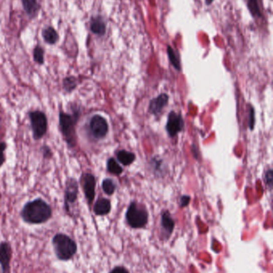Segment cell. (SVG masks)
Returning a JSON list of instances; mask_svg holds the SVG:
<instances>
[{
  "mask_svg": "<svg viewBox=\"0 0 273 273\" xmlns=\"http://www.w3.org/2000/svg\"><path fill=\"white\" fill-rule=\"evenodd\" d=\"M0 273H1V270H0Z\"/></svg>",
  "mask_w": 273,
  "mask_h": 273,
  "instance_id": "4dcf8cb0",
  "label": "cell"
},
{
  "mask_svg": "<svg viewBox=\"0 0 273 273\" xmlns=\"http://www.w3.org/2000/svg\"><path fill=\"white\" fill-rule=\"evenodd\" d=\"M184 121L180 115L175 112H171L168 116L167 124V133L171 136H174L183 129Z\"/></svg>",
  "mask_w": 273,
  "mask_h": 273,
  "instance_id": "30bf717a",
  "label": "cell"
},
{
  "mask_svg": "<svg viewBox=\"0 0 273 273\" xmlns=\"http://www.w3.org/2000/svg\"><path fill=\"white\" fill-rule=\"evenodd\" d=\"M42 153H43V155L44 158H47V159H50V158H52V151H51V148L47 147V146H44V147H42Z\"/></svg>",
  "mask_w": 273,
  "mask_h": 273,
  "instance_id": "d4e9b609",
  "label": "cell"
},
{
  "mask_svg": "<svg viewBox=\"0 0 273 273\" xmlns=\"http://www.w3.org/2000/svg\"><path fill=\"white\" fill-rule=\"evenodd\" d=\"M167 55H168L169 60L173 65V67H175L176 70H180V61L177 56L176 53L173 50L171 46H167Z\"/></svg>",
  "mask_w": 273,
  "mask_h": 273,
  "instance_id": "44dd1931",
  "label": "cell"
},
{
  "mask_svg": "<svg viewBox=\"0 0 273 273\" xmlns=\"http://www.w3.org/2000/svg\"><path fill=\"white\" fill-rule=\"evenodd\" d=\"M110 273H129V271L124 267H116L110 271Z\"/></svg>",
  "mask_w": 273,
  "mask_h": 273,
  "instance_id": "f1b7e54d",
  "label": "cell"
},
{
  "mask_svg": "<svg viewBox=\"0 0 273 273\" xmlns=\"http://www.w3.org/2000/svg\"><path fill=\"white\" fill-rule=\"evenodd\" d=\"M102 188L106 194L112 195L116 190V185L112 179H105L103 182Z\"/></svg>",
  "mask_w": 273,
  "mask_h": 273,
  "instance_id": "603a6c76",
  "label": "cell"
},
{
  "mask_svg": "<svg viewBox=\"0 0 273 273\" xmlns=\"http://www.w3.org/2000/svg\"><path fill=\"white\" fill-rule=\"evenodd\" d=\"M12 258V248L8 241L0 243V265L2 273H8L11 267Z\"/></svg>",
  "mask_w": 273,
  "mask_h": 273,
  "instance_id": "9c48e42d",
  "label": "cell"
},
{
  "mask_svg": "<svg viewBox=\"0 0 273 273\" xmlns=\"http://www.w3.org/2000/svg\"><path fill=\"white\" fill-rule=\"evenodd\" d=\"M7 143L5 142H0V168L2 167L4 162L6 161V157H5V151H6Z\"/></svg>",
  "mask_w": 273,
  "mask_h": 273,
  "instance_id": "cb8c5ba5",
  "label": "cell"
},
{
  "mask_svg": "<svg viewBox=\"0 0 273 273\" xmlns=\"http://www.w3.org/2000/svg\"><path fill=\"white\" fill-rule=\"evenodd\" d=\"M78 86V80L75 76H67L63 78V88L64 91L67 94H70L71 92L76 89Z\"/></svg>",
  "mask_w": 273,
  "mask_h": 273,
  "instance_id": "e0dca14e",
  "label": "cell"
},
{
  "mask_svg": "<svg viewBox=\"0 0 273 273\" xmlns=\"http://www.w3.org/2000/svg\"><path fill=\"white\" fill-rule=\"evenodd\" d=\"M81 185L83 187L85 197L89 205L93 204L96 196V178L92 174H84L81 178Z\"/></svg>",
  "mask_w": 273,
  "mask_h": 273,
  "instance_id": "ba28073f",
  "label": "cell"
},
{
  "mask_svg": "<svg viewBox=\"0 0 273 273\" xmlns=\"http://www.w3.org/2000/svg\"><path fill=\"white\" fill-rule=\"evenodd\" d=\"M271 182H272V171L270 170L266 174V183L271 187Z\"/></svg>",
  "mask_w": 273,
  "mask_h": 273,
  "instance_id": "484cf974",
  "label": "cell"
},
{
  "mask_svg": "<svg viewBox=\"0 0 273 273\" xmlns=\"http://www.w3.org/2000/svg\"><path fill=\"white\" fill-rule=\"evenodd\" d=\"M42 37L46 43L48 45H55L58 43L59 39V35L57 31L51 27H45L42 31Z\"/></svg>",
  "mask_w": 273,
  "mask_h": 273,
  "instance_id": "5bb4252c",
  "label": "cell"
},
{
  "mask_svg": "<svg viewBox=\"0 0 273 273\" xmlns=\"http://www.w3.org/2000/svg\"><path fill=\"white\" fill-rule=\"evenodd\" d=\"M21 2L24 12L30 19L37 17L41 10V0H21Z\"/></svg>",
  "mask_w": 273,
  "mask_h": 273,
  "instance_id": "8fae6325",
  "label": "cell"
},
{
  "mask_svg": "<svg viewBox=\"0 0 273 273\" xmlns=\"http://www.w3.org/2000/svg\"><path fill=\"white\" fill-rule=\"evenodd\" d=\"M44 54L45 51L41 46L37 45L33 50V59L37 64L43 65L45 59H44Z\"/></svg>",
  "mask_w": 273,
  "mask_h": 273,
  "instance_id": "d6986e66",
  "label": "cell"
},
{
  "mask_svg": "<svg viewBox=\"0 0 273 273\" xmlns=\"http://www.w3.org/2000/svg\"><path fill=\"white\" fill-rule=\"evenodd\" d=\"M52 214L51 205L42 198L28 201L20 212V217L24 222L34 225L47 222L52 217Z\"/></svg>",
  "mask_w": 273,
  "mask_h": 273,
  "instance_id": "6da1fadb",
  "label": "cell"
},
{
  "mask_svg": "<svg viewBox=\"0 0 273 273\" xmlns=\"http://www.w3.org/2000/svg\"><path fill=\"white\" fill-rule=\"evenodd\" d=\"M107 166H108V172H110L111 174H116V175L122 174L123 170L121 166L117 163L114 158L108 159Z\"/></svg>",
  "mask_w": 273,
  "mask_h": 273,
  "instance_id": "7402d4cb",
  "label": "cell"
},
{
  "mask_svg": "<svg viewBox=\"0 0 273 273\" xmlns=\"http://www.w3.org/2000/svg\"><path fill=\"white\" fill-rule=\"evenodd\" d=\"M90 30L94 35L104 36L106 34L107 26L104 18L101 16H95L90 18Z\"/></svg>",
  "mask_w": 273,
  "mask_h": 273,
  "instance_id": "7c38bea8",
  "label": "cell"
},
{
  "mask_svg": "<svg viewBox=\"0 0 273 273\" xmlns=\"http://www.w3.org/2000/svg\"><path fill=\"white\" fill-rule=\"evenodd\" d=\"M161 226L166 236H169V235L171 234L173 228L175 227V222L168 212H165L162 215Z\"/></svg>",
  "mask_w": 273,
  "mask_h": 273,
  "instance_id": "2e32d148",
  "label": "cell"
},
{
  "mask_svg": "<svg viewBox=\"0 0 273 273\" xmlns=\"http://www.w3.org/2000/svg\"><path fill=\"white\" fill-rule=\"evenodd\" d=\"M189 202H190V197H189V196H184V197H181V207L187 206Z\"/></svg>",
  "mask_w": 273,
  "mask_h": 273,
  "instance_id": "83f0119b",
  "label": "cell"
},
{
  "mask_svg": "<svg viewBox=\"0 0 273 273\" xmlns=\"http://www.w3.org/2000/svg\"><path fill=\"white\" fill-rule=\"evenodd\" d=\"M29 119L33 139L36 141L43 139L47 133L48 128V121L46 113L38 109L33 110L29 113Z\"/></svg>",
  "mask_w": 273,
  "mask_h": 273,
  "instance_id": "277c9868",
  "label": "cell"
},
{
  "mask_svg": "<svg viewBox=\"0 0 273 273\" xmlns=\"http://www.w3.org/2000/svg\"><path fill=\"white\" fill-rule=\"evenodd\" d=\"M51 244L55 256L61 261H68L72 259L78 250L76 242L68 235L59 232L53 236Z\"/></svg>",
  "mask_w": 273,
  "mask_h": 273,
  "instance_id": "3957f363",
  "label": "cell"
},
{
  "mask_svg": "<svg viewBox=\"0 0 273 273\" xmlns=\"http://www.w3.org/2000/svg\"><path fill=\"white\" fill-rule=\"evenodd\" d=\"M248 8L252 17L255 19L261 17V12L259 9L258 0H248Z\"/></svg>",
  "mask_w": 273,
  "mask_h": 273,
  "instance_id": "ffe728a7",
  "label": "cell"
},
{
  "mask_svg": "<svg viewBox=\"0 0 273 273\" xmlns=\"http://www.w3.org/2000/svg\"><path fill=\"white\" fill-rule=\"evenodd\" d=\"M89 129L94 139H104L108 132V121L101 115H94L89 122Z\"/></svg>",
  "mask_w": 273,
  "mask_h": 273,
  "instance_id": "52a82bcc",
  "label": "cell"
},
{
  "mask_svg": "<svg viewBox=\"0 0 273 273\" xmlns=\"http://www.w3.org/2000/svg\"><path fill=\"white\" fill-rule=\"evenodd\" d=\"M95 214L97 216H105L108 214L111 211V202L110 201L106 198H101L97 200V202L94 205Z\"/></svg>",
  "mask_w": 273,
  "mask_h": 273,
  "instance_id": "9a60e30c",
  "label": "cell"
},
{
  "mask_svg": "<svg viewBox=\"0 0 273 273\" xmlns=\"http://www.w3.org/2000/svg\"><path fill=\"white\" fill-rule=\"evenodd\" d=\"M79 195V185L74 178H68L65 182L64 209L67 214H71V208L75 205Z\"/></svg>",
  "mask_w": 273,
  "mask_h": 273,
  "instance_id": "8992f818",
  "label": "cell"
},
{
  "mask_svg": "<svg viewBox=\"0 0 273 273\" xmlns=\"http://www.w3.org/2000/svg\"><path fill=\"white\" fill-rule=\"evenodd\" d=\"M117 158L120 162H121L124 166H128L132 164L135 161V154L132 153L128 152V151H121L117 154Z\"/></svg>",
  "mask_w": 273,
  "mask_h": 273,
  "instance_id": "ac0fdd59",
  "label": "cell"
},
{
  "mask_svg": "<svg viewBox=\"0 0 273 273\" xmlns=\"http://www.w3.org/2000/svg\"><path fill=\"white\" fill-rule=\"evenodd\" d=\"M250 128L251 129H253L254 123H255V113H254V109H251V111H250Z\"/></svg>",
  "mask_w": 273,
  "mask_h": 273,
  "instance_id": "4316f807",
  "label": "cell"
},
{
  "mask_svg": "<svg viewBox=\"0 0 273 273\" xmlns=\"http://www.w3.org/2000/svg\"><path fill=\"white\" fill-rule=\"evenodd\" d=\"M126 217L130 226L139 228L145 226L148 215L145 209L138 206L136 203H132L128 208Z\"/></svg>",
  "mask_w": 273,
  "mask_h": 273,
  "instance_id": "5b68a950",
  "label": "cell"
},
{
  "mask_svg": "<svg viewBox=\"0 0 273 273\" xmlns=\"http://www.w3.org/2000/svg\"><path fill=\"white\" fill-rule=\"evenodd\" d=\"M214 2V0H205V4L207 6H210L212 3Z\"/></svg>",
  "mask_w": 273,
  "mask_h": 273,
  "instance_id": "f546056e",
  "label": "cell"
},
{
  "mask_svg": "<svg viewBox=\"0 0 273 273\" xmlns=\"http://www.w3.org/2000/svg\"><path fill=\"white\" fill-rule=\"evenodd\" d=\"M167 102H168V96L165 94H160L157 98L151 100L150 102V111L156 115L161 112L163 108L167 105Z\"/></svg>",
  "mask_w": 273,
  "mask_h": 273,
  "instance_id": "4fadbf2b",
  "label": "cell"
},
{
  "mask_svg": "<svg viewBox=\"0 0 273 273\" xmlns=\"http://www.w3.org/2000/svg\"><path fill=\"white\" fill-rule=\"evenodd\" d=\"M79 112L73 113L60 111L59 113V129L61 132L63 140L70 149L75 148L77 143L76 128L77 121H79Z\"/></svg>",
  "mask_w": 273,
  "mask_h": 273,
  "instance_id": "7a4b0ae2",
  "label": "cell"
}]
</instances>
